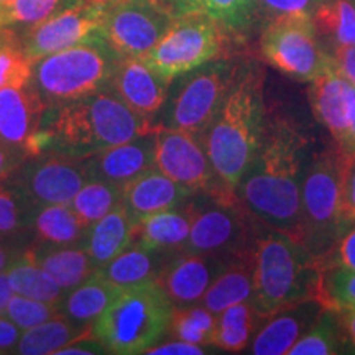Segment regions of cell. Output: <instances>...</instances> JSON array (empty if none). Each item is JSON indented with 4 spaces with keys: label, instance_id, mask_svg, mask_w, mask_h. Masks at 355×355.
<instances>
[{
    "label": "cell",
    "instance_id": "obj_36",
    "mask_svg": "<svg viewBox=\"0 0 355 355\" xmlns=\"http://www.w3.org/2000/svg\"><path fill=\"white\" fill-rule=\"evenodd\" d=\"M122 188L123 186L109 183V181L89 180L73 198L69 206L83 220V224L89 227L104 216H107L115 207L121 206Z\"/></svg>",
    "mask_w": 355,
    "mask_h": 355
},
{
    "label": "cell",
    "instance_id": "obj_52",
    "mask_svg": "<svg viewBox=\"0 0 355 355\" xmlns=\"http://www.w3.org/2000/svg\"><path fill=\"white\" fill-rule=\"evenodd\" d=\"M12 296H13V290L10 283H8L7 272L3 270V272H0V314H3V309H6V306L8 301H10Z\"/></svg>",
    "mask_w": 355,
    "mask_h": 355
},
{
    "label": "cell",
    "instance_id": "obj_37",
    "mask_svg": "<svg viewBox=\"0 0 355 355\" xmlns=\"http://www.w3.org/2000/svg\"><path fill=\"white\" fill-rule=\"evenodd\" d=\"M217 316L201 303L173 308L170 329L168 332L175 339L186 343L212 347V337L216 332Z\"/></svg>",
    "mask_w": 355,
    "mask_h": 355
},
{
    "label": "cell",
    "instance_id": "obj_46",
    "mask_svg": "<svg viewBox=\"0 0 355 355\" xmlns=\"http://www.w3.org/2000/svg\"><path fill=\"white\" fill-rule=\"evenodd\" d=\"M97 354H110L105 344L102 343L99 337L94 336V332H87L73 340V343L60 349L55 355H97Z\"/></svg>",
    "mask_w": 355,
    "mask_h": 355
},
{
    "label": "cell",
    "instance_id": "obj_24",
    "mask_svg": "<svg viewBox=\"0 0 355 355\" xmlns=\"http://www.w3.org/2000/svg\"><path fill=\"white\" fill-rule=\"evenodd\" d=\"M255 273V243L229 255L227 266L202 296L201 304L216 316L229 306L252 300Z\"/></svg>",
    "mask_w": 355,
    "mask_h": 355
},
{
    "label": "cell",
    "instance_id": "obj_33",
    "mask_svg": "<svg viewBox=\"0 0 355 355\" xmlns=\"http://www.w3.org/2000/svg\"><path fill=\"white\" fill-rule=\"evenodd\" d=\"M8 283L15 295L26 296L46 303L60 304L64 290L24 250L6 268Z\"/></svg>",
    "mask_w": 355,
    "mask_h": 355
},
{
    "label": "cell",
    "instance_id": "obj_9",
    "mask_svg": "<svg viewBox=\"0 0 355 355\" xmlns=\"http://www.w3.org/2000/svg\"><path fill=\"white\" fill-rule=\"evenodd\" d=\"M232 40L211 17L191 13L173 19L170 28L144 56L145 63L166 81L224 56Z\"/></svg>",
    "mask_w": 355,
    "mask_h": 355
},
{
    "label": "cell",
    "instance_id": "obj_48",
    "mask_svg": "<svg viewBox=\"0 0 355 355\" xmlns=\"http://www.w3.org/2000/svg\"><path fill=\"white\" fill-rule=\"evenodd\" d=\"M329 53L337 71L355 86V44L352 46H332Z\"/></svg>",
    "mask_w": 355,
    "mask_h": 355
},
{
    "label": "cell",
    "instance_id": "obj_11",
    "mask_svg": "<svg viewBox=\"0 0 355 355\" xmlns=\"http://www.w3.org/2000/svg\"><path fill=\"white\" fill-rule=\"evenodd\" d=\"M191 214V230L183 250L189 254L230 255L254 245L257 219L248 214L239 198L219 199L194 194L186 201Z\"/></svg>",
    "mask_w": 355,
    "mask_h": 355
},
{
    "label": "cell",
    "instance_id": "obj_54",
    "mask_svg": "<svg viewBox=\"0 0 355 355\" xmlns=\"http://www.w3.org/2000/svg\"><path fill=\"white\" fill-rule=\"evenodd\" d=\"M74 2H87V3H97V6H105L110 0H74Z\"/></svg>",
    "mask_w": 355,
    "mask_h": 355
},
{
    "label": "cell",
    "instance_id": "obj_16",
    "mask_svg": "<svg viewBox=\"0 0 355 355\" xmlns=\"http://www.w3.org/2000/svg\"><path fill=\"white\" fill-rule=\"evenodd\" d=\"M227 261L229 255L173 252L168 255L157 283L175 306L201 303L214 279L224 272Z\"/></svg>",
    "mask_w": 355,
    "mask_h": 355
},
{
    "label": "cell",
    "instance_id": "obj_2",
    "mask_svg": "<svg viewBox=\"0 0 355 355\" xmlns=\"http://www.w3.org/2000/svg\"><path fill=\"white\" fill-rule=\"evenodd\" d=\"M40 128L48 140L46 153L81 159L152 133L157 125L107 87L44 107Z\"/></svg>",
    "mask_w": 355,
    "mask_h": 355
},
{
    "label": "cell",
    "instance_id": "obj_14",
    "mask_svg": "<svg viewBox=\"0 0 355 355\" xmlns=\"http://www.w3.org/2000/svg\"><path fill=\"white\" fill-rule=\"evenodd\" d=\"M89 178L81 159L58 153H43L24 159L8 178L12 184L35 207L69 204Z\"/></svg>",
    "mask_w": 355,
    "mask_h": 355
},
{
    "label": "cell",
    "instance_id": "obj_12",
    "mask_svg": "<svg viewBox=\"0 0 355 355\" xmlns=\"http://www.w3.org/2000/svg\"><path fill=\"white\" fill-rule=\"evenodd\" d=\"M155 168L193 194H209L219 199L237 198L235 191L229 189L217 176L199 133L157 125Z\"/></svg>",
    "mask_w": 355,
    "mask_h": 355
},
{
    "label": "cell",
    "instance_id": "obj_28",
    "mask_svg": "<svg viewBox=\"0 0 355 355\" xmlns=\"http://www.w3.org/2000/svg\"><path fill=\"white\" fill-rule=\"evenodd\" d=\"M165 252L146 250L144 247H127L122 254L102 265L96 272L117 288H130L157 282L168 259Z\"/></svg>",
    "mask_w": 355,
    "mask_h": 355
},
{
    "label": "cell",
    "instance_id": "obj_25",
    "mask_svg": "<svg viewBox=\"0 0 355 355\" xmlns=\"http://www.w3.org/2000/svg\"><path fill=\"white\" fill-rule=\"evenodd\" d=\"M191 230V214L188 206L166 209L157 214L146 216L133 222V245L146 250H158L165 254L183 250Z\"/></svg>",
    "mask_w": 355,
    "mask_h": 355
},
{
    "label": "cell",
    "instance_id": "obj_41",
    "mask_svg": "<svg viewBox=\"0 0 355 355\" xmlns=\"http://www.w3.org/2000/svg\"><path fill=\"white\" fill-rule=\"evenodd\" d=\"M71 3L74 0H10L3 8V28L17 25L30 28Z\"/></svg>",
    "mask_w": 355,
    "mask_h": 355
},
{
    "label": "cell",
    "instance_id": "obj_31",
    "mask_svg": "<svg viewBox=\"0 0 355 355\" xmlns=\"http://www.w3.org/2000/svg\"><path fill=\"white\" fill-rule=\"evenodd\" d=\"M92 331L91 324L73 321L64 314H56L38 326L24 331L17 344L15 354L20 355H44L53 354Z\"/></svg>",
    "mask_w": 355,
    "mask_h": 355
},
{
    "label": "cell",
    "instance_id": "obj_3",
    "mask_svg": "<svg viewBox=\"0 0 355 355\" xmlns=\"http://www.w3.org/2000/svg\"><path fill=\"white\" fill-rule=\"evenodd\" d=\"M263 73L254 63L239 64L219 112L202 133L219 180L235 191L265 139Z\"/></svg>",
    "mask_w": 355,
    "mask_h": 355
},
{
    "label": "cell",
    "instance_id": "obj_45",
    "mask_svg": "<svg viewBox=\"0 0 355 355\" xmlns=\"http://www.w3.org/2000/svg\"><path fill=\"white\" fill-rule=\"evenodd\" d=\"M355 222V157L349 159L343 180V193H340L339 224L340 230Z\"/></svg>",
    "mask_w": 355,
    "mask_h": 355
},
{
    "label": "cell",
    "instance_id": "obj_39",
    "mask_svg": "<svg viewBox=\"0 0 355 355\" xmlns=\"http://www.w3.org/2000/svg\"><path fill=\"white\" fill-rule=\"evenodd\" d=\"M33 63L19 35L10 26L0 28V89L28 84Z\"/></svg>",
    "mask_w": 355,
    "mask_h": 355
},
{
    "label": "cell",
    "instance_id": "obj_55",
    "mask_svg": "<svg viewBox=\"0 0 355 355\" xmlns=\"http://www.w3.org/2000/svg\"><path fill=\"white\" fill-rule=\"evenodd\" d=\"M8 3H10V0H0V8H6Z\"/></svg>",
    "mask_w": 355,
    "mask_h": 355
},
{
    "label": "cell",
    "instance_id": "obj_20",
    "mask_svg": "<svg viewBox=\"0 0 355 355\" xmlns=\"http://www.w3.org/2000/svg\"><path fill=\"white\" fill-rule=\"evenodd\" d=\"M155 132L81 158L89 180L123 186L144 171L155 168Z\"/></svg>",
    "mask_w": 355,
    "mask_h": 355
},
{
    "label": "cell",
    "instance_id": "obj_29",
    "mask_svg": "<svg viewBox=\"0 0 355 355\" xmlns=\"http://www.w3.org/2000/svg\"><path fill=\"white\" fill-rule=\"evenodd\" d=\"M263 321L265 316L257 309L252 300L229 306L217 314L212 347L232 354L243 352L248 349Z\"/></svg>",
    "mask_w": 355,
    "mask_h": 355
},
{
    "label": "cell",
    "instance_id": "obj_40",
    "mask_svg": "<svg viewBox=\"0 0 355 355\" xmlns=\"http://www.w3.org/2000/svg\"><path fill=\"white\" fill-rule=\"evenodd\" d=\"M37 209L38 207L26 201L12 184H8L7 181L0 183V235L2 237L8 239L32 229Z\"/></svg>",
    "mask_w": 355,
    "mask_h": 355
},
{
    "label": "cell",
    "instance_id": "obj_19",
    "mask_svg": "<svg viewBox=\"0 0 355 355\" xmlns=\"http://www.w3.org/2000/svg\"><path fill=\"white\" fill-rule=\"evenodd\" d=\"M322 309L318 298H308L268 314L248 345V352L254 355H288Z\"/></svg>",
    "mask_w": 355,
    "mask_h": 355
},
{
    "label": "cell",
    "instance_id": "obj_15",
    "mask_svg": "<svg viewBox=\"0 0 355 355\" xmlns=\"http://www.w3.org/2000/svg\"><path fill=\"white\" fill-rule=\"evenodd\" d=\"M105 6L74 2L40 24L26 28L21 38L26 55L33 61L66 50L99 32Z\"/></svg>",
    "mask_w": 355,
    "mask_h": 355
},
{
    "label": "cell",
    "instance_id": "obj_49",
    "mask_svg": "<svg viewBox=\"0 0 355 355\" xmlns=\"http://www.w3.org/2000/svg\"><path fill=\"white\" fill-rule=\"evenodd\" d=\"M24 159H26V157L21 150L0 144V183L7 181L24 163Z\"/></svg>",
    "mask_w": 355,
    "mask_h": 355
},
{
    "label": "cell",
    "instance_id": "obj_53",
    "mask_svg": "<svg viewBox=\"0 0 355 355\" xmlns=\"http://www.w3.org/2000/svg\"><path fill=\"white\" fill-rule=\"evenodd\" d=\"M17 255L19 254H15V252L10 250V248L0 243V272H3V270L10 265V261L15 259Z\"/></svg>",
    "mask_w": 355,
    "mask_h": 355
},
{
    "label": "cell",
    "instance_id": "obj_23",
    "mask_svg": "<svg viewBox=\"0 0 355 355\" xmlns=\"http://www.w3.org/2000/svg\"><path fill=\"white\" fill-rule=\"evenodd\" d=\"M173 19L191 13L211 17L232 40L250 35L259 24V0H159Z\"/></svg>",
    "mask_w": 355,
    "mask_h": 355
},
{
    "label": "cell",
    "instance_id": "obj_34",
    "mask_svg": "<svg viewBox=\"0 0 355 355\" xmlns=\"http://www.w3.org/2000/svg\"><path fill=\"white\" fill-rule=\"evenodd\" d=\"M311 21L327 50L355 44V0H324Z\"/></svg>",
    "mask_w": 355,
    "mask_h": 355
},
{
    "label": "cell",
    "instance_id": "obj_47",
    "mask_svg": "<svg viewBox=\"0 0 355 355\" xmlns=\"http://www.w3.org/2000/svg\"><path fill=\"white\" fill-rule=\"evenodd\" d=\"M207 349L209 347L186 343V340H181V339H175L165 344H155L153 347H150L145 354L148 355H204L207 354Z\"/></svg>",
    "mask_w": 355,
    "mask_h": 355
},
{
    "label": "cell",
    "instance_id": "obj_38",
    "mask_svg": "<svg viewBox=\"0 0 355 355\" xmlns=\"http://www.w3.org/2000/svg\"><path fill=\"white\" fill-rule=\"evenodd\" d=\"M316 298L324 309L336 313L355 311V272L344 266H322Z\"/></svg>",
    "mask_w": 355,
    "mask_h": 355
},
{
    "label": "cell",
    "instance_id": "obj_8",
    "mask_svg": "<svg viewBox=\"0 0 355 355\" xmlns=\"http://www.w3.org/2000/svg\"><path fill=\"white\" fill-rule=\"evenodd\" d=\"M237 69L239 64L222 56L173 79L157 125L202 135L219 112Z\"/></svg>",
    "mask_w": 355,
    "mask_h": 355
},
{
    "label": "cell",
    "instance_id": "obj_7",
    "mask_svg": "<svg viewBox=\"0 0 355 355\" xmlns=\"http://www.w3.org/2000/svg\"><path fill=\"white\" fill-rule=\"evenodd\" d=\"M349 157L332 144L311 158L301 188L303 243L318 263L340 234L339 206Z\"/></svg>",
    "mask_w": 355,
    "mask_h": 355
},
{
    "label": "cell",
    "instance_id": "obj_32",
    "mask_svg": "<svg viewBox=\"0 0 355 355\" xmlns=\"http://www.w3.org/2000/svg\"><path fill=\"white\" fill-rule=\"evenodd\" d=\"M122 288H117L94 272L91 277L74 286L60 301V313L73 321L91 324L107 309Z\"/></svg>",
    "mask_w": 355,
    "mask_h": 355
},
{
    "label": "cell",
    "instance_id": "obj_50",
    "mask_svg": "<svg viewBox=\"0 0 355 355\" xmlns=\"http://www.w3.org/2000/svg\"><path fill=\"white\" fill-rule=\"evenodd\" d=\"M20 336L19 327L6 314H0V354H15Z\"/></svg>",
    "mask_w": 355,
    "mask_h": 355
},
{
    "label": "cell",
    "instance_id": "obj_44",
    "mask_svg": "<svg viewBox=\"0 0 355 355\" xmlns=\"http://www.w3.org/2000/svg\"><path fill=\"white\" fill-rule=\"evenodd\" d=\"M331 265L344 266L355 272V222L340 230L327 254L319 260V268Z\"/></svg>",
    "mask_w": 355,
    "mask_h": 355
},
{
    "label": "cell",
    "instance_id": "obj_4",
    "mask_svg": "<svg viewBox=\"0 0 355 355\" xmlns=\"http://www.w3.org/2000/svg\"><path fill=\"white\" fill-rule=\"evenodd\" d=\"M319 263L298 239L266 229L255 241L252 301L266 318L301 300L316 298Z\"/></svg>",
    "mask_w": 355,
    "mask_h": 355
},
{
    "label": "cell",
    "instance_id": "obj_17",
    "mask_svg": "<svg viewBox=\"0 0 355 355\" xmlns=\"http://www.w3.org/2000/svg\"><path fill=\"white\" fill-rule=\"evenodd\" d=\"M308 84V99L314 117L331 133L332 144L347 155L355 86L337 71L336 64Z\"/></svg>",
    "mask_w": 355,
    "mask_h": 355
},
{
    "label": "cell",
    "instance_id": "obj_26",
    "mask_svg": "<svg viewBox=\"0 0 355 355\" xmlns=\"http://www.w3.org/2000/svg\"><path fill=\"white\" fill-rule=\"evenodd\" d=\"M132 235L133 219L121 204L107 216L89 225L81 245L94 261L96 268H101L130 247Z\"/></svg>",
    "mask_w": 355,
    "mask_h": 355
},
{
    "label": "cell",
    "instance_id": "obj_27",
    "mask_svg": "<svg viewBox=\"0 0 355 355\" xmlns=\"http://www.w3.org/2000/svg\"><path fill=\"white\" fill-rule=\"evenodd\" d=\"M25 250L66 293L83 283L97 270L83 245L53 247L33 243Z\"/></svg>",
    "mask_w": 355,
    "mask_h": 355
},
{
    "label": "cell",
    "instance_id": "obj_30",
    "mask_svg": "<svg viewBox=\"0 0 355 355\" xmlns=\"http://www.w3.org/2000/svg\"><path fill=\"white\" fill-rule=\"evenodd\" d=\"M32 229L37 237L35 243L53 247L81 245L87 230L69 204L40 206L35 212Z\"/></svg>",
    "mask_w": 355,
    "mask_h": 355
},
{
    "label": "cell",
    "instance_id": "obj_6",
    "mask_svg": "<svg viewBox=\"0 0 355 355\" xmlns=\"http://www.w3.org/2000/svg\"><path fill=\"white\" fill-rule=\"evenodd\" d=\"M175 304L157 282L122 288L92 322L110 354H145L168 334Z\"/></svg>",
    "mask_w": 355,
    "mask_h": 355
},
{
    "label": "cell",
    "instance_id": "obj_13",
    "mask_svg": "<svg viewBox=\"0 0 355 355\" xmlns=\"http://www.w3.org/2000/svg\"><path fill=\"white\" fill-rule=\"evenodd\" d=\"M171 21L159 0H110L104 7L99 33L122 58H144Z\"/></svg>",
    "mask_w": 355,
    "mask_h": 355
},
{
    "label": "cell",
    "instance_id": "obj_56",
    "mask_svg": "<svg viewBox=\"0 0 355 355\" xmlns=\"http://www.w3.org/2000/svg\"><path fill=\"white\" fill-rule=\"evenodd\" d=\"M0 28H3V8H0Z\"/></svg>",
    "mask_w": 355,
    "mask_h": 355
},
{
    "label": "cell",
    "instance_id": "obj_43",
    "mask_svg": "<svg viewBox=\"0 0 355 355\" xmlns=\"http://www.w3.org/2000/svg\"><path fill=\"white\" fill-rule=\"evenodd\" d=\"M324 0H259L260 20L277 17H303L311 19Z\"/></svg>",
    "mask_w": 355,
    "mask_h": 355
},
{
    "label": "cell",
    "instance_id": "obj_10",
    "mask_svg": "<svg viewBox=\"0 0 355 355\" xmlns=\"http://www.w3.org/2000/svg\"><path fill=\"white\" fill-rule=\"evenodd\" d=\"M261 58L285 76L311 83L334 66L311 19L277 17L265 20L260 35Z\"/></svg>",
    "mask_w": 355,
    "mask_h": 355
},
{
    "label": "cell",
    "instance_id": "obj_51",
    "mask_svg": "<svg viewBox=\"0 0 355 355\" xmlns=\"http://www.w3.org/2000/svg\"><path fill=\"white\" fill-rule=\"evenodd\" d=\"M340 324H343V331L347 340L349 347L355 349V311H345V313H339Z\"/></svg>",
    "mask_w": 355,
    "mask_h": 355
},
{
    "label": "cell",
    "instance_id": "obj_5",
    "mask_svg": "<svg viewBox=\"0 0 355 355\" xmlns=\"http://www.w3.org/2000/svg\"><path fill=\"white\" fill-rule=\"evenodd\" d=\"M121 58L97 32L74 46L35 61L30 86L44 107L63 104L107 89Z\"/></svg>",
    "mask_w": 355,
    "mask_h": 355
},
{
    "label": "cell",
    "instance_id": "obj_35",
    "mask_svg": "<svg viewBox=\"0 0 355 355\" xmlns=\"http://www.w3.org/2000/svg\"><path fill=\"white\" fill-rule=\"evenodd\" d=\"M343 324L339 313L332 309H322L313 326L300 337L288 355H336L347 352Z\"/></svg>",
    "mask_w": 355,
    "mask_h": 355
},
{
    "label": "cell",
    "instance_id": "obj_22",
    "mask_svg": "<svg viewBox=\"0 0 355 355\" xmlns=\"http://www.w3.org/2000/svg\"><path fill=\"white\" fill-rule=\"evenodd\" d=\"M43 112L44 104L30 83L0 89V144L24 152L40 128Z\"/></svg>",
    "mask_w": 355,
    "mask_h": 355
},
{
    "label": "cell",
    "instance_id": "obj_18",
    "mask_svg": "<svg viewBox=\"0 0 355 355\" xmlns=\"http://www.w3.org/2000/svg\"><path fill=\"white\" fill-rule=\"evenodd\" d=\"M170 81L162 78L144 58H121L109 89L114 91L132 110L155 122L165 105Z\"/></svg>",
    "mask_w": 355,
    "mask_h": 355
},
{
    "label": "cell",
    "instance_id": "obj_1",
    "mask_svg": "<svg viewBox=\"0 0 355 355\" xmlns=\"http://www.w3.org/2000/svg\"><path fill=\"white\" fill-rule=\"evenodd\" d=\"M308 137L286 119H273L235 194L266 229L303 242L301 188L308 163Z\"/></svg>",
    "mask_w": 355,
    "mask_h": 355
},
{
    "label": "cell",
    "instance_id": "obj_21",
    "mask_svg": "<svg viewBox=\"0 0 355 355\" xmlns=\"http://www.w3.org/2000/svg\"><path fill=\"white\" fill-rule=\"evenodd\" d=\"M193 193L157 168H150L122 188V206L135 220L184 204Z\"/></svg>",
    "mask_w": 355,
    "mask_h": 355
},
{
    "label": "cell",
    "instance_id": "obj_42",
    "mask_svg": "<svg viewBox=\"0 0 355 355\" xmlns=\"http://www.w3.org/2000/svg\"><path fill=\"white\" fill-rule=\"evenodd\" d=\"M3 314L20 331H26L60 314V304L17 295L12 296L10 301H8L6 309H3Z\"/></svg>",
    "mask_w": 355,
    "mask_h": 355
}]
</instances>
